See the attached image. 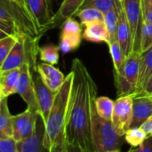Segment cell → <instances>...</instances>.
<instances>
[{"mask_svg":"<svg viewBox=\"0 0 152 152\" xmlns=\"http://www.w3.org/2000/svg\"><path fill=\"white\" fill-rule=\"evenodd\" d=\"M119 1H121V2H122V0H119Z\"/></svg>","mask_w":152,"mask_h":152,"instance_id":"ab89813d","label":"cell"},{"mask_svg":"<svg viewBox=\"0 0 152 152\" xmlns=\"http://www.w3.org/2000/svg\"><path fill=\"white\" fill-rule=\"evenodd\" d=\"M141 128L146 133L148 137L152 136V115L145 121V123H143V125H142Z\"/></svg>","mask_w":152,"mask_h":152,"instance_id":"e575fe53","label":"cell"},{"mask_svg":"<svg viewBox=\"0 0 152 152\" xmlns=\"http://www.w3.org/2000/svg\"><path fill=\"white\" fill-rule=\"evenodd\" d=\"M83 34H73L68 32H61L60 37V51L63 53H68L77 49L81 44Z\"/></svg>","mask_w":152,"mask_h":152,"instance_id":"7402d4cb","label":"cell"},{"mask_svg":"<svg viewBox=\"0 0 152 152\" xmlns=\"http://www.w3.org/2000/svg\"><path fill=\"white\" fill-rule=\"evenodd\" d=\"M86 0H63L58 12L54 14L51 28L59 24H62L67 19L73 18L80 10Z\"/></svg>","mask_w":152,"mask_h":152,"instance_id":"e0dca14e","label":"cell"},{"mask_svg":"<svg viewBox=\"0 0 152 152\" xmlns=\"http://www.w3.org/2000/svg\"><path fill=\"white\" fill-rule=\"evenodd\" d=\"M148 138L146 133L141 127L130 128L125 134L126 142H127L131 147L135 148L142 145L144 141Z\"/></svg>","mask_w":152,"mask_h":152,"instance_id":"83f0119b","label":"cell"},{"mask_svg":"<svg viewBox=\"0 0 152 152\" xmlns=\"http://www.w3.org/2000/svg\"><path fill=\"white\" fill-rule=\"evenodd\" d=\"M0 152H19L18 142L13 137H0Z\"/></svg>","mask_w":152,"mask_h":152,"instance_id":"4dcf8cb0","label":"cell"},{"mask_svg":"<svg viewBox=\"0 0 152 152\" xmlns=\"http://www.w3.org/2000/svg\"><path fill=\"white\" fill-rule=\"evenodd\" d=\"M152 48V23L143 21L142 29L141 53L146 52Z\"/></svg>","mask_w":152,"mask_h":152,"instance_id":"f546056e","label":"cell"},{"mask_svg":"<svg viewBox=\"0 0 152 152\" xmlns=\"http://www.w3.org/2000/svg\"><path fill=\"white\" fill-rule=\"evenodd\" d=\"M59 51L60 47L54 45H47L43 47H39V57L43 62L55 65L59 61Z\"/></svg>","mask_w":152,"mask_h":152,"instance_id":"4316f807","label":"cell"},{"mask_svg":"<svg viewBox=\"0 0 152 152\" xmlns=\"http://www.w3.org/2000/svg\"><path fill=\"white\" fill-rule=\"evenodd\" d=\"M17 94H20L26 102L28 110L39 112L36 97L33 73L28 63H25L20 67V76L17 88Z\"/></svg>","mask_w":152,"mask_h":152,"instance_id":"ba28073f","label":"cell"},{"mask_svg":"<svg viewBox=\"0 0 152 152\" xmlns=\"http://www.w3.org/2000/svg\"><path fill=\"white\" fill-rule=\"evenodd\" d=\"M152 76V48L141 53L140 74L137 84V94H142ZM135 94V95H136Z\"/></svg>","mask_w":152,"mask_h":152,"instance_id":"d6986e66","label":"cell"},{"mask_svg":"<svg viewBox=\"0 0 152 152\" xmlns=\"http://www.w3.org/2000/svg\"><path fill=\"white\" fill-rule=\"evenodd\" d=\"M16 1H18V2H20V3H23V4H26V1L25 0H16ZM28 6V5H27Z\"/></svg>","mask_w":152,"mask_h":152,"instance_id":"74e56055","label":"cell"},{"mask_svg":"<svg viewBox=\"0 0 152 152\" xmlns=\"http://www.w3.org/2000/svg\"><path fill=\"white\" fill-rule=\"evenodd\" d=\"M72 82L73 72L70 70V72L66 76L63 85L55 94L50 115L45 122V137L44 142L48 151L57 141L60 134L65 129Z\"/></svg>","mask_w":152,"mask_h":152,"instance_id":"7a4b0ae2","label":"cell"},{"mask_svg":"<svg viewBox=\"0 0 152 152\" xmlns=\"http://www.w3.org/2000/svg\"><path fill=\"white\" fill-rule=\"evenodd\" d=\"M107 152H122L121 150H116V151H107Z\"/></svg>","mask_w":152,"mask_h":152,"instance_id":"f35d334b","label":"cell"},{"mask_svg":"<svg viewBox=\"0 0 152 152\" xmlns=\"http://www.w3.org/2000/svg\"><path fill=\"white\" fill-rule=\"evenodd\" d=\"M25 1H26V0H25Z\"/></svg>","mask_w":152,"mask_h":152,"instance_id":"60d3db41","label":"cell"},{"mask_svg":"<svg viewBox=\"0 0 152 152\" xmlns=\"http://www.w3.org/2000/svg\"><path fill=\"white\" fill-rule=\"evenodd\" d=\"M37 72L39 74L46 86L55 93L60 90L66 78L59 69L45 62L37 64Z\"/></svg>","mask_w":152,"mask_h":152,"instance_id":"5bb4252c","label":"cell"},{"mask_svg":"<svg viewBox=\"0 0 152 152\" xmlns=\"http://www.w3.org/2000/svg\"><path fill=\"white\" fill-rule=\"evenodd\" d=\"M121 7H122V5H121ZM120 8L119 9H114V10L109 11V12L104 13L103 22H104V24L107 28V30L110 34V43L117 40L118 28V17H119Z\"/></svg>","mask_w":152,"mask_h":152,"instance_id":"cb8c5ba5","label":"cell"},{"mask_svg":"<svg viewBox=\"0 0 152 152\" xmlns=\"http://www.w3.org/2000/svg\"><path fill=\"white\" fill-rule=\"evenodd\" d=\"M92 133L97 152L121 150L126 142L125 136H121L117 133L111 121L105 120L98 115L95 107L93 112Z\"/></svg>","mask_w":152,"mask_h":152,"instance_id":"277c9868","label":"cell"},{"mask_svg":"<svg viewBox=\"0 0 152 152\" xmlns=\"http://www.w3.org/2000/svg\"><path fill=\"white\" fill-rule=\"evenodd\" d=\"M66 152H84L82 151V149L77 145H73V144H66Z\"/></svg>","mask_w":152,"mask_h":152,"instance_id":"d590c367","label":"cell"},{"mask_svg":"<svg viewBox=\"0 0 152 152\" xmlns=\"http://www.w3.org/2000/svg\"><path fill=\"white\" fill-rule=\"evenodd\" d=\"M20 76V68L0 72V99L17 94Z\"/></svg>","mask_w":152,"mask_h":152,"instance_id":"9a60e30c","label":"cell"},{"mask_svg":"<svg viewBox=\"0 0 152 152\" xmlns=\"http://www.w3.org/2000/svg\"><path fill=\"white\" fill-rule=\"evenodd\" d=\"M38 112L32 111L27 108V110L18 115L13 116L12 126H13V139L17 142H20L29 137L36 129L37 119Z\"/></svg>","mask_w":152,"mask_h":152,"instance_id":"9c48e42d","label":"cell"},{"mask_svg":"<svg viewBox=\"0 0 152 152\" xmlns=\"http://www.w3.org/2000/svg\"><path fill=\"white\" fill-rule=\"evenodd\" d=\"M122 6L132 33L133 53H141L142 29L143 25L142 0H122Z\"/></svg>","mask_w":152,"mask_h":152,"instance_id":"8992f818","label":"cell"},{"mask_svg":"<svg viewBox=\"0 0 152 152\" xmlns=\"http://www.w3.org/2000/svg\"><path fill=\"white\" fill-rule=\"evenodd\" d=\"M117 40L121 45L126 56H129L133 53V39L131 29L126 17L123 6L119 10L118 17V37Z\"/></svg>","mask_w":152,"mask_h":152,"instance_id":"2e32d148","label":"cell"},{"mask_svg":"<svg viewBox=\"0 0 152 152\" xmlns=\"http://www.w3.org/2000/svg\"><path fill=\"white\" fill-rule=\"evenodd\" d=\"M122 5V2L119 0H86L82 4L81 9L84 8H94L105 13L114 9H119Z\"/></svg>","mask_w":152,"mask_h":152,"instance_id":"d4e9b609","label":"cell"},{"mask_svg":"<svg viewBox=\"0 0 152 152\" xmlns=\"http://www.w3.org/2000/svg\"><path fill=\"white\" fill-rule=\"evenodd\" d=\"M33 79L37 102L38 105V111L43 117L45 122H46L50 115L56 93L46 86L37 72H35V74L33 75Z\"/></svg>","mask_w":152,"mask_h":152,"instance_id":"8fae6325","label":"cell"},{"mask_svg":"<svg viewBox=\"0 0 152 152\" xmlns=\"http://www.w3.org/2000/svg\"><path fill=\"white\" fill-rule=\"evenodd\" d=\"M127 152H152V136L148 137L139 147H132Z\"/></svg>","mask_w":152,"mask_h":152,"instance_id":"836d02e7","label":"cell"},{"mask_svg":"<svg viewBox=\"0 0 152 152\" xmlns=\"http://www.w3.org/2000/svg\"><path fill=\"white\" fill-rule=\"evenodd\" d=\"M133 104L134 95L119 96L115 101L111 122L117 133L121 136H125L127 131L131 128L134 115Z\"/></svg>","mask_w":152,"mask_h":152,"instance_id":"52a82bcc","label":"cell"},{"mask_svg":"<svg viewBox=\"0 0 152 152\" xmlns=\"http://www.w3.org/2000/svg\"><path fill=\"white\" fill-rule=\"evenodd\" d=\"M133 122L131 128L141 127L152 115V97L146 94L134 95Z\"/></svg>","mask_w":152,"mask_h":152,"instance_id":"4fadbf2b","label":"cell"},{"mask_svg":"<svg viewBox=\"0 0 152 152\" xmlns=\"http://www.w3.org/2000/svg\"><path fill=\"white\" fill-rule=\"evenodd\" d=\"M77 16L79 18L81 25L83 27H86L94 22L103 20L104 13H102L97 9L88 7L79 10L77 13Z\"/></svg>","mask_w":152,"mask_h":152,"instance_id":"484cf974","label":"cell"},{"mask_svg":"<svg viewBox=\"0 0 152 152\" xmlns=\"http://www.w3.org/2000/svg\"><path fill=\"white\" fill-rule=\"evenodd\" d=\"M26 4L41 33L50 29L54 16L50 0H26Z\"/></svg>","mask_w":152,"mask_h":152,"instance_id":"30bf717a","label":"cell"},{"mask_svg":"<svg viewBox=\"0 0 152 152\" xmlns=\"http://www.w3.org/2000/svg\"><path fill=\"white\" fill-rule=\"evenodd\" d=\"M0 20L12 22L20 37H40L43 35L27 4L16 0H0Z\"/></svg>","mask_w":152,"mask_h":152,"instance_id":"3957f363","label":"cell"},{"mask_svg":"<svg viewBox=\"0 0 152 152\" xmlns=\"http://www.w3.org/2000/svg\"><path fill=\"white\" fill-rule=\"evenodd\" d=\"M18 39L19 38L13 36H7L5 37L0 38V63L6 59L8 54L18 42Z\"/></svg>","mask_w":152,"mask_h":152,"instance_id":"f1b7e54d","label":"cell"},{"mask_svg":"<svg viewBox=\"0 0 152 152\" xmlns=\"http://www.w3.org/2000/svg\"><path fill=\"white\" fill-rule=\"evenodd\" d=\"M83 38L93 43H110V34L103 20L96 21L84 27Z\"/></svg>","mask_w":152,"mask_h":152,"instance_id":"ac0fdd59","label":"cell"},{"mask_svg":"<svg viewBox=\"0 0 152 152\" xmlns=\"http://www.w3.org/2000/svg\"><path fill=\"white\" fill-rule=\"evenodd\" d=\"M142 12L143 21L152 23V0H142Z\"/></svg>","mask_w":152,"mask_h":152,"instance_id":"d6a6232c","label":"cell"},{"mask_svg":"<svg viewBox=\"0 0 152 152\" xmlns=\"http://www.w3.org/2000/svg\"><path fill=\"white\" fill-rule=\"evenodd\" d=\"M115 102L106 96L97 97L95 100V110L98 115L105 120L112 121Z\"/></svg>","mask_w":152,"mask_h":152,"instance_id":"603a6c76","label":"cell"},{"mask_svg":"<svg viewBox=\"0 0 152 152\" xmlns=\"http://www.w3.org/2000/svg\"><path fill=\"white\" fill-rule=\"evenodd\" d=\"M141 53H132L126 57L122 71L118 75H114L115 86L118 97L124 95H135L137 94Z\"/></svg>","mask_w":152,"mask_h":152,"instance_id":"5b68a950","label":"cell"},{"mask_svg":"<svg viewBox=\"0 0 152 152\" xmlns=\"http://www.w3.org/2000/svg\"><path fill=\"white\" fill-rule=\"evenodd\" d=\"M45 122L38 112L36 129L34 133L25 140L18 142L19 152H46L48 150L45 146Z\"/></svg>","mask_w":152,"mask_h":152,"instance_id":"7c38bea8","label":"cell"},{"mask_svg":"<svg viewBox=\"0 0 152 152\" xmlns=\"http://www.w3.org/2000/svg\"><path fill=\"white\" fill-rule=\"evenodd\" d=\"M142 94H146V95H149V96H152V76L150 78L145 89L143 90V92L142 93Z\"/></svg>","mask_w":152,"mask_h":152,"instance_id":"8d00e7d4","label":"cell"},{"mask_svg":"<svg viewBox=\"0 0 152 152\" xmlns=\"http://www.w3.org/2000/svg\"><path fill=\"white\" fill-rule=\"evenodd\" d=\"M7 99H0V137L13 136V116L10 113Z\"/></svg>","mask_w":152,"mask_h":152,"instance_id":"ffe728a7","label":"cell"},{"mask_svg":"<svg viewBox=\"0 0 152 152\" xmlns=\"http://www.w3.org/2000/svg\"><path fill=\"white\" fill-rule=\"evenodd\" d=\"M151 97H152V96H151Z\"/></svg>","mask_w":152,"mask_h":152,"instance_id":"b9f144b4","label":"cell"},{"mask_svg":"<svg viewBox=\"0 0 152 152\" xmlns=\"http://www.w3.org/2000/svg\"><path fill=\"white\" fill-rule=\"evenodd\" d=\"M71 70L73 82L65 125L66 142L80 147L84 152H97L92 133L97 86L81 60H73Z\"/></svg>","mask_w":152,"mask_h":152,"instance_id":"6da1fadb","label":"cell"},{"mask_svg":"<svg viewBox=\"0 0 152 152\" xmlns=\"http://www.w3.org/2000/svg\"><path fill=\"white\" fill-rule=\"evenodd\" d=\"M66 134H65V129L60 134V135L57 138V141L53 145V147L49 150L48 152H66Z\"/></svg>","mask_w":152,"mask_h":152,"instance_id":"1f68e13d","label":"cell"},{"mask_svg":"<svg viewBox=\"0 0 152 152\" xmlns=\"http://www.w3.org/2000/svg\"><path fill=\"white\" fill-rule=\"evenodd\" d=\"M108 45H109L110 53L112 62H113L114 75H118L122 71L124 68L126 56L118 40L110 42Z\"/></svg>","mask_w":152,"mask_h":152,"instance_id":"44dd1931","label":"cell"}]
</instances>
